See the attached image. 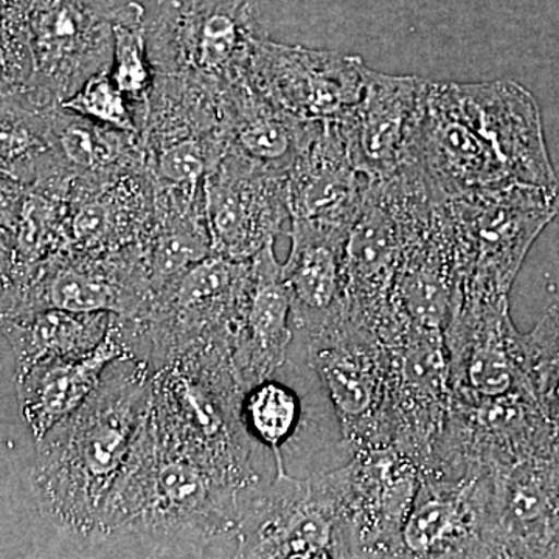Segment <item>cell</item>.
Returning a JSON list of instances; mask_svg holds the SVG:
<instances>
[{"instance_id":"5bb4252c","label":"cell","mask_w":559,"mask_h":559,"mask_svg":"<svg viewBox=\"0 0 559 559\" xmlns=\"http://www.w3.org/2000/svg\"><path fill=\"white\" fill-rule=\"evenodd\" d=\"M367 68L358 55L289 46L266 33L253 49L249 79L296 119L342 121L360 100Z\"/></svg>"},{"instance_id":"4fadbf2b","label":"cell","mask_w":559,"mask_h":559,"mask_svg":"<svg viewBox=\"0 0 559 559\" xmlns=\"http://www.w3.org/2000/svg\"><path fill=\"white\" fill-rule=\"evenodd\" d=\"M451 401L473 404L533 393L510 300L457 299L443 331Z\"/></svg>"},{"instance_id":"9a60e30c","label":"cell","mask_w":559,"mask_h":559,"mask_svg":"<svg viewBox=\"0 0 559 559\" xmlns=\"http://www.w3.org/2000/svg\"><path fill=\"white\" fill-rule=\"evenodd\" d=\"M205 221L213 253L249 260L283 234L289 219L286 173L231 148L204 179Z\"/></svg>"},{"instance_id":"30bf717a","label":"cell","mask_w":559,"mask_h":559,"mask_svg":"<svg viewBox=\"0 0 559 559\" xmlns=\"http://www.w3.org/2000/svg\"><path fill=\"white\" fill-rule=\"evenodd\" d=\"M153 289L139 246L103 255L61 250L25 271L0 300V310L109 312L138 320Z\"/></svg>"},{"instance_id":"44dd1931","label":"cell","mask_w":559,"mask_h":559,"mask_svg":"<svg viewBox=\"0 0 559 559\" xmlns=\"http://www.w3.org/2000/svg\"><path fill=\"white\" fill-rule=\"evenodd\" d=\"M293 344L289 293L270 242L249 259L248 282L231 325V367L242 392L277 373Z\"/></svg>"},{"instance_id":"7402d4cb","label":"cell","mask_w":559,"mask_h":559,"mask_svg":"<svg viewBox=\"0 0 559 559\" xmlns=\"http://www.w3.org/2000/svg\"><path fill=\"white\" fill-rule=\"evenodd\" d=\"M457 290L454 229L447 201H439L401 261L390 311L411 325L443 333Z\"/></svg>"},{"instance_id":"e0dca14e","label":"cell","mask_w":559,"mask_h":559,"mask_svg":"<svg viewBox=\"0 0 559 559\" xmlns=\"http://www.w3.org/2000/svg\"><path fill=\"white\" fill-rule=\"evenodd\" d=\"M488 474L489 558H559V441Z\"/></svg>"},{"instance_id":"603a6c76","label":"cell","mask_w":559,"mask_h":559,"mask_svg":"<svg viewBox=\"0 0 559 559\" xmlns=\"http://www.w3.org/2000/svg\"><path fill=\"white\" fill-rule=\"evenodd\" d=\"M348 230L290 219V249L282 264L294 337L319 329L345 308L344 249Z\"/></svg>"},{"instance_id":"f1b7e54d","label":"cell","mask_w":559,"mask_h":559,"mask_svg":"<svg viewBox=\"0 0 559 559\" xmlns=\"http://www.w3.org/2000/svg\"><path fill=\"white\" fill-rule=\"evenodd\" d=\"M112 32L110 75L123 92L138 121L140 134L154 84V70L146 39L145 9L134 0L121 3L114 17Z\"/></svg>"},{"instance_id":"ffe728a7","label":"cell","mask_w":559,"mask_h":559,"mask_svg":"<svg viewBox=\"0 0 559 559\" xmlns=\"http://www.w3.org/2000/svg\"><path fill=\"white\" fill-rule=\"evenodd\" d=\"M286 183L289 219L349 230L369 179L353 164L341 121H308Z\"/></svg>"},{"instance_id":"3957f363","label":"cell","mask_w":559,"mask_h":559,"mask_svg":"<svg viewBox=\"0 0 559 559\" xmlns=\"http://www.w3.org/2000/svg\"><path fill=\"white\" fill-rule=\"evenodd\" d=\"M154 371L124 355L109 364L86 401L36 440L32 488L44 520L90 539L148 412Z\"/></svg>"},{"instance_id":"52a82bcc","label":"cell","mask_w":559,"mask_h":559,"mask_svg":"<svg viewBox=\"0 0 559 559\" xmlns=\"http://www.w3.org/2000/svg\"><path fill=\"white\" fill-rule=\"evenodd\" d=\"M421 165L369 179L344 249L345 307L373 329L390 312L393 283L437 202Z\"/></svg>"},{"instance_id":"8992f818","label":"cell","mask_w":559,"mask_h":559,"mask_svg":"<svg viewBox=\"0 0 559 559\" xmlns=\"http://www.w3.org/2000/svg\"><path fill=\"white\" fill-rule=\"evenodd\" d=\"M457 252L455 299L506 300L533 242L559 210V190L510 186L447 201Z\"/></svg>"},{"instance_id":"cb8c5ba5","label":"cell","mask_w":559,"mask_h":559,"mask_svg":"<svg viewBox=\"0 0 559 559\" xmlns=\"http://www.w3.org/2000/svg\"><path fill=\"white\" fill-rule=\"evenodd\" d=\"M124 355H131L130 348L119 319L112 316L105 340L87 355L46 360L17 374L21 417L33 439H43L61 419L79 409L102 381L109 364Z\"/></svg>"},{"instance_id":"7a4b0ae2","label":"cell","mask_w":559,"mask_h":559,"mask_svg":"<svg viewBox=\"0 0 559 559\" xmlns=\"http://www.w3.org/2000/svg\"><path fill=\"white\" fill-rule=\"evenodd\" d=\"M418 160L440 201L510 186L559 190L538 103L514 81H430Z\"/></svg>"},{"instance_id":"1f68e13d","label":"cell","mask_w":559,"mask_h":559,"mask_svg":"<svg viewBox=\"0 0 559 559\" xmlns=\"http://www.w3.org/2000/svg\"><path fill=\"white\" fill-rule=\"evenodd\" d=\"M10 64H13V61H11V57L10 55H7V50L3 49L2 46H0V76H5V80H9L7 79V76L10 75V68L11 66ZM2 80V79H0Z\"/></svg>"},{"instance_id":"836d02e7","label":"cell","mask_w":559,"mask_h":559,"mask_svg":"<svg viewBox=\"0 0 559 559\" xmlns=\"http://www.w3.org/2000/svg\"><path fill=\"white\" fill-rule=\"evenodd\" d=\"M173 2H183V0H173Z\"/></svg>"},{"instance_id":"4316f807","label":"cell","mask_w":559,"mask_h":559,"mask_svg":"<svg viewBox=\"0 0 559 559\" xmlns=\"http://www.w3.org/2000/svg\"><path fill=\"white\" fill-rule=\"evenodd\" d=\"M231 148L271 170L288 173L308 121L267 100L249 75L226 87Z\"/></svg>"},{"instance_id":"ac0fdd59","label":"cell","mask_w":559,"mask_h":559,"mask_svg":"<svg viewBox=\"0 0 559 559\" xmlns=\"http://www.w3.org/2000/svg\"><path fill=\"white\" fill-rule=\"evenodd\" d=\"M489 474L425 477L400 538V558H489Z\"/></svg>"},{"instance_id":"9c48e42d","label":"cell","mask_w":559,"mask_h":559,"mask_svg":"<svg viewBox=\"0 0 559 559\" xmlns=\"http://www.w3.org/2000/svg\"><path fill=\"white\" fill-rule=\"evenodd\" d=\"M264 35L257 0H164L146 22L154 72L189 73L224 87L249 75Z\"/></svg>"},{"instance_id":"6da1fadb","label":"cell","mask_w":559,"mask_h":559,"mask_svg":"<svg viewBox=\"0 0 559 559\" xmlns=\"http://www.w3.org/2000/svg\"><path fill=\"white\" fill-rule=\"evenodd\" d=\"M242 498L145 415L87 540L120 557H204L216 540L235 539Z\"/></svg>"},{"instance_id":"d4e9b609","label":"cell","mask_w":559,"mask_h":559,"mask_svg":"<svg viewBox=\"0 0 559 559\" xmlns=\"http://www.w3.org/2000/svg\"><path fill=\"white\" fill-rule=\"evenodd\" d=\"M109 312L0 310V334L9 342L17 374L46 360L87 355L105 340Z\"/></svg>"},{"instance_id":"d6986e66","label":"cell","mask_w":559,"mask_h":559,"mask_svg":"<svg viewBox=\"0 0 559 559\" xmlns=\"http://www.w3.org/2000/svg\"><path fill=\"white\" fill-rule=\"evenodd\" d=\"M347 468L355 558H400V538L421 484L415 463L393 447L356 452Z\"/></svg>"},{"instance_id":"277c9868","label":"cell","mask_w":559,"mask_h":559,"mask_svg":"<svg viewBox=\"0 0 559 559\" xmlns=\"http://www.w3.org/2000/svg\"><path fill=\"white\" fill-rule=\"evenodd\" d=\"M242 390L227 345L182 353L154 371L148 418L165 439L200 460L242 496L267 484L259 447L241 419Z\"/></svg>"},{"instance_id":"5b68a950","label":"cell","mask_w":559,"mask_h":559,"mask_svg":"<svg viewBox=\"0 0 559 559\" xmlns=\"http://www.w3.org/2000/svg\"><path fill=\"white\" fill-rule=\"evenodd\" d=\"M347 491L345 463L307 477L277 474L242 499L235 557L355 558Z\"/></svg>"},{"instance_id":"d6a6232c","label":"cell","mask_w":559,"mask_h":559,"mask_svg":"<svg viewBox=\"0 0 559 559\" xmlns=\"http://www.w3.org/2000/svg\"><path fill=\"white\" fill-rule=\"evenodd\" d=\"M117 2L124 3L128 2V0H117Z\"/></svg>"},{"instance_id":"8fae6325","label":"cell","mask_w":559,"mask_h":559,"mask_svg":"<svg viewBox=\"0 0 559 559\" xmlns=\"http://www.w3.org/2000/svg\"><path fill=\"white\" fill-rule=\"evenodd\" d=\"M117 0H39L31 21L28 100L58 106L112 64Z\"/></svg>"},{"instance_id":"ba28073f","label":"cell","mask_w":559,"mask_h":559,"mask_svg":"<svg viewBox=\"0 0 559 559\" xmlns=\"http://www.w3.org/2000/svg\"><path fill=\"white\" fill-rule=\"evenodd\" d=\"M294 340L318 373L353 454L392 447L389 353L377 330L345 307Z\"/></svg>"},{"instance_id":"2e32d148","label":"cell","mask_w":559,"mask_h":559,"mask_svg":"<svg viewBox=\"0 0 559 559\" xmlns=\"http://www.w3.org/2000/svg\"><path fill=\"white\" fill-rule=\"evenodd\" d=\"M429 83L367 68L360 100L341 121L353 164L367 179L388 178L419 165Z\"/></svg>"},{"instance_id":"83f0119b","label":"cell","mask_w":559,"mask_h":559,"mask_svg":"<svg viewBox=\"0 0 559 559\" xmlns=\"http://www.w3.org/2000/svg\"><path fill=\"white\" fill-rule=\"evenodd\" d=\"M47 109L21 92H10L0 102V173L24 186H35L61 168L47 139Z\"/></svg>"},{"instance_id":"4dcf8cb0","label":"cell","mask_w":559,"mask_h":559,"mask_svg":"<svg viewBox=\"0 0 559 559\" xmlns=\"http://www.w3.org/2000/svg\"><path fill=\"white\" fill-rule=\"evenodd\" d=\"M60 106L105 127L139 138L138 121L123 92L110 75V69L100 70L84 81L83 86L64 98Z\"/></svg>"},{"instance_id":"f546056e","label":"cell","mask_w":559,"mask_h":559,"mask_svg":"<svg viewBox=\"0 0 559 559\" xmlns=\"http://www.w3.org/2000/svg\"><path fill=\"white\" fill-rule=\"evenodd\" d=\"M533 392L559 441V307H551L535 329L522 334Z\"/></svg>"},{"instance_id":"7c38bea8","label":"cell","mask_w":559,"mask_h":559,"mask_svg":"<svg viewBox=\"0 0 559 559\" xmlns=\"http://www.w3.org/2000/svg\"><path fill=\"white\" fill-rule=\"evenodd\" d=\"M389 353L392 447L428 468L451 412L443 333L395 323L380 334Z\"/></svg>"},{"instance_id":"484cf974","label":"cell","mask_w":559,"mask_h":559,"mask_svg":"<svg viewBox=\"0 0 559 559\" xmlns=\"http://www.w3.org/2000/svg\"><path fill=\"white\" fill-rule=\"evenodd\" d=\"M47 139L61 167L75 178L97 180L145 168L138 135L105 127L60 105L47 109Z\"/></svg>"}]
</instances>
